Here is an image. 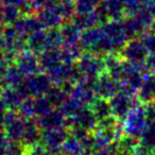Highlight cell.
<instances>
[{
    "label": "cell",
    "mask_w": 155,
    "mask_h": 155,
    "mask_svg": "<svg viewBox=\"0 0 155 155\" xmlns=\"http://www.w3.org/2000/svg\"><path fill=\"white\" fill-rule=\"evenodd\" d=\"M148 122L147 119V113L140 112L138 110H133L129 114V118H127V130L130 133H139L146 127V124Z\"/></svg>",
    "instance_id": "obj_1"
},
{
    "label": "cell",
    "mask_w": 155,
    "mask_h": 155,
    "mask_svg": "<svg viewBox=\"0 0 155 155\" xmlns=\"http://www.w3.org/2000/svg\"><path fill=\"white\" fill-rule=\"evenodd\" d=\"M98 93L102 96V97H110V96L114 95L115 91H116L117 86L115 84L114 80H113V77H101L98 80Z\"/></svg>",
    "instance_id": "obj_2"
},
{
    "label": "cell",
    "mask_w": 155,
    "mask_h": 155,
    "mask_svg": "<svg viewBox=\"0 0 155 155\" xmlns=\"http://www.w3.org/2000/svg\"><path fill=\"white\" fill-rule=\"evenodd\" d=\"M129 100L131 99L125 94H123L122 96H116L114 100V104H110L113 113L116 115L127 114L130 108H131V104H129Z\"/></svg>",
    "instance_id": "obj_3"
},
{
    "label": "cell",
    "mask_w": 155,
    "mask_h": 155,
    "mask_svg": "<svg viewBox=\"0 0 155 155\" xmlns=\"http://www.w3.org/2000/svg\"><path fill=\"white\" fill-rule=\"evenodd\" d=\"M20 62L18 64V68L21 72H27L28 71L29 73H35L37 68V61L35 60V58L33 55H27V54H24V55L20 58Z\"/></svg>",
    "instance_id": "obj_4"
},
{
    "label": "cell",
    "mask_w": 155,
    "mask_h": 155,
    "mask_svg": "<svg viewBox=\"0 0 155 155\" xmlns=\"http://www.w3.org/2000/svg\"><path fill=\"white\" fill-rule=\"evenodd\" d=\"M48 133L49 134H46V144L50 147H58V144L63 143V141L65 140V137L64 135L61 134V130L58 129H51V130H48Z\"/></svg>",
    "instance_id": "obj_5"
},
{
    "label": "cell",
    "mask_w": 155,
    "mask_h": 155,
    "mask_svg": "<svg viewBox=\"0 0 155 155\" xmlns=\"http://www.w3.org/2000/svg\"><path fill=\"white\" fill-rule=\"evenodd\" d=\"M65 150H66L65 153H67L68 155H80L81 152L83 151V148L77 140H73L72 142H65Z\"/></svg>",
    "instance_id": "obj_6"
}]
</instances>
